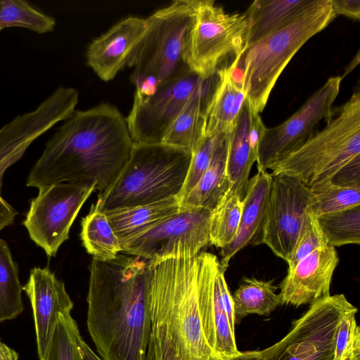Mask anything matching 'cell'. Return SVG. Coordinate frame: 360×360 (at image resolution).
<instances>
[{"mask_svg": "<svg viewBox=\"0 0 360 360\" xmlns=\"http://www.w3.org/2000/svg\"><path fill=\"white\" fill-rule=\"evenodd\" d=\"M132 146L126 119L117 107L101 103L75 110L46 143L26 186L41 189L84 182L102 191L126 163Z\"/></svg>", "mask_w": 360, "mask_h": 360, "instance_id": "6da1fadb", "label": "cell"}, {"mask_svg": "<svg viewBox=\"0 0 360 360\" xmlns=\"http://www.w3.org/2000/svg\"><path fill=\"white\" fill-rule=\"evenodd\" d=\"M87 328L103 360H146L150 333L148 262L119 253L89 265Z\"/></svg>", "mask_w": 360, "mask_h": 360, "instance_id": "7a4b0ae2", "label": "cell"}, {"mask_svg": "<svg viewBox=\"0 0 360 360\" xmlns=\"http://www.w3.org/2000/svg\"><path fill=\"white\" fill-rule=\"evenodd\" d=\"M149 268L150 333L146 360H224L204 335L197 255L149 264Z\"/></svg>", "mask_w": 360, "mask_h": 360, "instance_id": "3957f363", "label": "cell"}, {"mask_svg": "<svg viewBox=\"0 0 360 360\" xmlns=\"http://www.w3.org/2000/svg\"><path fill=\"white\" fill-rule=\"evenodd\" d=\"M191 159L190 152L163 143H133L126 163L94 205L105 212L178 198Z\"/></svg>", "mask_w": 360, "mask_h": 360, "instance_id": "277c9868", "label": "cell"}, {"mask_svg": "<svg viewBox=\"0 0 360 360\" xmlns=\"http://www.w3.org/2000/svg\"><path fill=\"white\" fill-rule=\"evenodd\" d=\"M197 0H176L146 18V32L127 65L134 68L135 94L148 96L191 71L186 63Z\"/></svg>", "mask_w": 360, "mask_h": 360, "instance_id": "5b68a950", "label": "cell"}, {"mask_svg": "<svg viewBox=\"0 0 360 360\" xmlns=\"http://www.w3.org/2000/svg\"><path fill=\"white\" fill-rule=\"evenodd\" d=\"M335 16L330 0H315L292 22L245 49L241 56V82L245 99L253 112L259 114L264 110L278 78L291 58Z\"/></svg>", "mask_w": 360, "mask_h": 360, "instance_id": "8992f818", "label": "cell"}, {"mask_svg": "<svg viewBox=\"0 0 360 360\" xmlns=\"http://www.w3.org/2000/svg\"><path fill=\"white\" fill-rule=\"evenodd\" d=\"M300 148L274 164L272 175L294 177L309 188L330 181L342 167L360 158V94L350 98Z\"/></svg>", "mask_w": 360, "mask_h": 360, "instance_id": "52a82bcc", "label": "cell"}, {"mask_svg": "<svg viewBox=\"0 0 360 360\" xmlns=\"http://www.w3.org/2000/svg\"><path fill=\"white\" fill-rule=\"evenodd\" d=\"M247 27L244 14L226 13L212 0H197L186 57L190 70L207 79L228 56L241 58Z\"/></svg>", "mask_w": 360, "mask_h": 360, "instance_id": "ba28073f", "label": "cell"}, {"mask_svg": "<svg viewBox=\"0 0 360 360\" xmlns=\"http://www.w3.org/2000/svg\"><path fill=\"white\" fill-rule=\"evenodd\" d=\"M211 212L201 207H180L155 226L120 242L121 253L141 257L149 264L195 257L210 244Z\"/></svg>", "mask_w": 360, "mask_h": 360, "instance_id": "9c48e42d", "label": "cell"}, {"mask_svg": "<svg viewBox=\"0 0 360 360\" xmlns=\"http://www.w3.org/2000/svg\"><path fill=\"white\" fill-rule=\"evenodd\" d=\"M78 100L75 89L60 86L36 109L18 115L0 128V231L13 224L18 214L1 196L6 170L22 157L37 138L70 117Z\"/></svg>", "mask_w": 360, "mask_h": 360, "instance_id": "30bf717a", "label": "cell"}, {"mask_svg": "<svg viewBox=\"0 0 360 360\" xmlns=\"http://www.w3.org/2000/svg\"><path fill=\"white\" fill-rule=\"evenodd\" d=\"M352 306L344 294L310 304L283 339L259 351L262 360H333L340 319Z\"/></svg>", "mask_w": 360, "mask_h": 360, "instance_id": "8fae6325", "label": "cell"}, {"mask_svg": "<svg viewBox=\"0 0 360 360\" xmlns=\"http://www.w3.org/2000/svg\"><path fill=\"white\" fill-rule=\"evenodd\" d=\"M96 191V184L65 182L39 189L30 201L23 221L30 238L47 257H55L69 238L70 228L84 203Z\"/></svg>", "mask_w": 360, "mask_h": 360, "instance_id": "7c38bea8", "label": "cell"}, {"mask_svg": "<svg viewBox=\"0 0 360 360\" xmlns=\"http://www.w3.org/2000/svg\"><path fill=\"white\" fill-rule=\"evenodd\" d=\"M342 80L340 76L330 77L287 120L276 127L265 128L258 146V172H266L294 153L314 134L321 120L327 122L332 117L335 113L333 104Z\"/></svg>", "mask_w": 360, "mask_h": 360, "instance_id": "4fadbf2b", "label": "cell"}, {"mask_svg": "<svg viewBox=\"0 0 360 360\" xmlns=\"http://www.w3.org/2000/svg\"><path fill=\"white\" fill-rule=\"evenodd\" d=\"M205 80L189 71L159 86L150 95L135 94L125 118L133 143H162L170 125Z\"/></svg>", "mask_w": 360, "mask_h": 360, "instance_id": "5bb4252c", "label": "cell"}, {"mask_svg": "<svg viewBox=\"0 0 360 360\" xmlns=\"http://www.w3.org/2000/svg\"><path fill=\"white\" fill-rule=\"evenodd\" d=\"M311 199L310 189L297 179L272 175L261 243L286 262L301 233Z\"/></svg>", "mask_w": 360, "mask_h": 360, "instance_id": "9a60e30c", "label": "cell"}, {"mask_svg": "<svg viewBox=\"0 0 360 360\" xmlns=\"http://www.w3.org/2000/svg\"><path fill=\"white\" fill-rule=\"evenodd\" d=\"M198 302L202 330L209 346L224 360L240 353L235 329L229 321L222 297L225 270L216 255L201 252L197 255Z\"/></svg>", "mask_w": 360, "mask_h": 360, "instance_id": "2e32d148", "label": "cell"}, {"mask_svg": "<svg viewBox=\"0 0 360 360\" xmlns=\"http://www.w3.org/2000/svg\"><path fill=\"white\" fill-rule=\"evenodd\" d=\"M32 309L39 360H46L61 314L70 313L74 304L64 283L49 267H34L23 286Z\"/></svg>", "mask_w": 360, "mask_h": 360, "instance_id": "e0dca14e", "label": "cell"}, {"mask_svg": "<svg viewBox=\"0 0 360 360\" xmlns=\"http://www.w3.org/2000/svg\"><path fill=\"white\" fill-rule=\"evenodd\" d=\"M339 262L335 248L326 245L302 259L280 284L281 303L300 307L328 297L332 278Z\"/></svg>", "mask_w": 360, "mask_h": 360, "instance_id": "ac0fdd59", "label": "cell"}, {"mask_svg": "<svg viewBox=\"0 0 360 360\" xmlns=\"http://www.w3.org/2000/svg\"><path fill=\"white\" fill-rule=\"evenodd\" d=\"M265 128L259 114L251 110L245 99L233 128L226 136L227 191L237 193L243 199Z\"/></svg>", "mask_w": 360, "mask_h": 360, "instance_id": "d6986e66", "label": "cell"}, {"mask_svg": "<svg viewBox=\"0 0 360 360\" xmlns=\"http://www.w3.org/2000/svg\"><path fill=\"white\" fill-rule=\"evenodd\" d=\"M146 19L130 16L94 39L86 51V63L103 81L112 80L126 65L142 39Z\"/></svg>", "mask_w": 360, "mask_h": 360, "instance_id": "ffe728a7", "label": "cell"}, {"mask_svg": "<svg viewBox=\"0 0 360 360\" xmlns=\"http://www.w3.org/2000/svg\"><path fill=\"white\" fill-rule=\"evenodd\" d=\"M271 181L272 175L267 172H257L249 179L236 236L231 245L221 249L219 263L225 271L231 259L240 250L249 245L262 244V229Z\"/></svg>", "mask_w": 360, "mask_h": 360, "instance_id": "44dd1931", "label": "cell"}, {"mask_svg": "<svg viewBox=\"0 0 360 360\" xmlns=\"http://www.w3.org/2000/svg\"><path fill=\"white\" fill-rule=\"evenodd\" d=\"M240 58L217 71V81L205 109V136L227 134L233 128L245 96L235 72Z\"/></svg>", "mask_w": 360, "mask_h": 360, "instance_id": "7402d4cb", "label": "cell"}, {"mask_svg": "<svg viewBox=\"0 0 360 360\" xmlns=\"http://www.w3.org/2000/svg\"><path fill=\"white\" fill-rule=\"evenodd\" d=\"M217 81V72L206 79L187 101L166 131L162 143L191 153L205 136V109Z\"/></svg>", "mask_w": 360, "mask_h": 360, "instance_id": "603a6c76", "label": "cell"}, {"mask_svg": "<svg viewBox=\"0 0 360 360\" xmlns=\"http://www.w3.org/2000/svg\"><path fill=\"white\" fill-rule=\"evenodd\" d=\"M314 1H254L244 13L248 23L245 49L292 22Z\"/></svg>", "mask_w": 360, "mask_h": 360, "instance_id": "cb8c5ba5", "label": "cell"}, {"mask_svg": "<svg viewBox=\"0 0 360 360\" xmlns=\"http://www.w3.org/2000/svg\"><path fill=\"white\" fill-rule=\"evenodd\" d=\"M180 209L177 198L105 212L120 243L155 226Z\"/></svg>", "mask_w": 360, "mask_h": 360, "instance_id": "d4e9b609", "label": "cell"}, {"mask_svg": "<svg viewBox=\"0 0 360 360\" xmlns=\"http://www.w3.org/2000/svg\"><path fill=\"white\" fill-rule=\"evenodd\" d=\"M226 143L217 149L196 185L179 201L180 207H201L212 211L228 189Z\"/></svg>", "mask_w": 360, "mask_h": 360, "instance_id": "484cf974", "label": "cell"}, {"mask_svg": "<svg viewBox=\"0 0 360 360\" xmlns=\"http://www.w3.org/2000/svg\"><path fill=\"white\" fill-rule=\"evenodd\" d=\"M273 281L244 278L232 296L236 323L245 316L255 314L269 316L282 304Z\"/></svg>", "mask_w": 360, "mask_h": 360, "instance_id": "4316f807", "label": "cell"}, {"mask_svg": "<svg viewBox=\"0 0 360 360\" xmlns=\"http://www.w3.org/2000/svg\"><path fill=\"white\" fill-rule=\"evenodd\" d=\"M80 233L82 245L94 259L107 261L114 259L122 251L120 240L114 233L103 212L94 204L82 219Z\"/></svg>", "mask_w": 360, "mask_h": 360, "instance_id": "83f0119b", "label": "cell"}, {"mask_svg": "<svg viewBox=\"0 0 360 360\" xmlns=\"http://www.w3.org/2000/svg\"><path fill=\"white\" fill-rule=\"evenodd\" d=\"M243 199L226 191L211 212L210 243L223 249L234 240L240 225Z\"/></svg>", "mask_w": 360, "mask_h": 360, "instance_id": "f1b7e54d", "label": "cell"}, {"mask_svg": "<svg viewBox=\"0 0 360 360\" xmlns=\"http://www.w3.org/2000/svg\"><path fill=\"white\" fill-rule=\"evenodd\" d=\"M23 286L8 244L0 238V322L16 318L24 310Z\"/></svg>", "mask_w": 360, "mask_h": 360, "instance_id": "f546056e", "label": "cell"}, {"mask_svg": "<svg viewBox=\"0 0 360 360\" xmlns=\"http://www.w3.org/2000/svg\"><path fill=\"white\" fill-rule=\"evenodd\" d=\"M330 246L360 244V205L317 216Z\"/></svg>", "mask_w": 360, "mask_h": 360, "instance_id": "4dcf8cb0", "label": "cell"}, {"mask_svg": "<svg viewBox=\"0 0 360 360\" xmlns=\"http://www.w3.org/2000/svg\"><path fill=\"white\" fill-rule=\"evenodd\" d=\"M55 20L22 0H0V30L6 27H20L39 34L51 32Z\"/></svg>", "mask_w": 360, "mask_h": 360, "instance_id": "1f68e13d", "label": "cell"}, {"mask_svg": "<svg viewBox=\"0 0 360 360\" xmlns=\"http://www.w3.org/2000/svg\"><path fill=\"white\" fill-rule=\"evenodd\" d=\"M309 189L308 210L316 216L360 205V187L340 186L328 181Z\"/></svg>", "mask_w": 360, "mask_h": 360, "instance_id": "d6a6232c", "label": "cell"}, {"mask_svg": "<svg viewBox=\"0 0 360 360\" xmlns=\"http://www.w3.org/2000/svg\"><path fill=\"white\" fill-rule=\"evenodd\" d=\"M82 338L70 313L61 314L46 360H82Z\"/></svg>", "mask_w": 360, "mask_h": 360, "instance_id": "836d02e7", "label": "cell"}, {"mask_svg": "<svg viewBox=\"0 0 360 360\" xmlns=\"http://www.w3.org/2000/svg\"><path fill=\"white\" fill-rule=\"evenodd\" d=\"M352 306L340 317L337 328L333 360H360V329Z\"/></svg>", "mask_w": 360, "mask_h": 360, "instance_id": "e575fe53", "label": "cell"}, {"mask_svg": "<svg viewBox=\"0 0 360 360\" xmlns=\"http://www.w3.org/2000/svg\"><path fill=\"white\" fill-rule=\"evenodd\" d=\"M226 134L204 136L191 153V159L185 183L178 197L184 198L196 185L202 174L210 165L217 149L225 141Z\"/></svg>", "mask_w": 360, "mask_h": 360, "instance_id": "d590c367", "label": "cell"}, {"mask_svg": "<svg viewBox=\"0 0 360 360\" xmlns=\"http://www.w3.org/2000/svg\"><path fill=\"white\" fill-rule=\"evenodd\" d=\"M328 245L326 236L318 222L317 216L307 211L301 233L292 253L287 262L288 269H292L302 259L315 250Z\"/></svg>", "mask_w": 360, "mask_h": 360, "instance_id": "8d00e7d4", "label": "cell"}, {"mask_svg": "<svg viewBox=\"0 0 360 360\" xmlns=\"http://www.w3.org/2000/svg\"><path fill=\"white\" fill-rule=\"evenodd\" d=\"M330 181L340 186L360 187V158L342 167Z\"/></svg>", "mask_w": 360, "mask_h": 360, "instance_id": "74e56055", "label": "cell"}, {"mask_svg": "<svg viewBox=\"0 0 360 360\" xmlns=\"http://www.w3.org/2000/svg\"><path fill=\"white\" fill-rule=\"evenodd\" d=\"M332 9L337 15H343L353 20L360 19L359 0H330Z\"/></svg>", "mask_w": 360, "mask_h": 360, "instance_id": "f35d334b", "label": "cell"}, {"mask_svg": "<svg viewBox=\"0 0 360 360\" xmlns=\"http://www.w3.org/2000/svg\"><path fill=\"white\" fill-rule=\"evenodd\" d=\"M0 360H18V354L0 340Z\"/></svg>", "mask_w": 360, "mask_h": 360, "instance_id": "ab89813d", "label": "cell"}, {"mask_svg": "<svg viewBox=\"0 0 360 360\" xmlns=\"http://www.w3.org/2000/svg\"><path fill=\"white\" fill-rule=\"evenodd\" d=\"M231 360H262L259 351H248L237 354L231 359Z\"/></svg>", "mask_w": 360, "mask_h": 360, "instance_id": "60d3db41", "label": "cell"}, {"mask_svg": "<svg viewBox=\"0 0 360 360\" xmlns=\"http://www.w3.org/2000/svg\"><path fill=\"white\" fill-rule=\"evenodd\" d=\"M82 360H103L96 354L89 346L84 341L82 342Z\"/></svg>", "mask_w": 360, "mask_h": 360, "instance_id": "b9f144b4", "label": "cell"}, {"mask_svg": "<svg viewBox=\"0 0 360 360\" xmlns=\"http://www.w3.org/2000/svg\"><path fill=\"white\" fill-rule=\"evenodd\" d=\"M359 51H357L356 56L351 60V62L347 65L344 73L341 77L342 79L351 72L359 63Z\"/></svg>", "mask_w": 360, "mask_h": 360, "instance_id": "7bdbcfd3", "label": "cell"}]
</instances>
